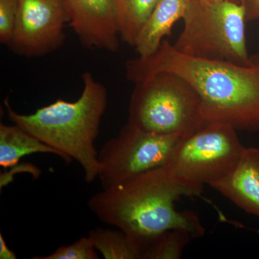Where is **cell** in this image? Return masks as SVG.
I'll use <instances>...</instances> for the list:
<instances>
[{"label": "cell", "instance_id": "obj_14", "mask_svg": "<svg viewBox=\"0 0 259 259\" xmlns=\"http://www.w3.org/2000/svg\"><path fill=\"white\" fill-rule=\"evenodd\" d=\"M88 236L104 258L142 259V246L118 228L97 227Z\"/></svg>", "mask_w": 259, "mask_h": 259}, {"label": "cell", "instance_id": "obj_10", "mask_svg": "<svg viewBox=\"0 0 259 259\" xmlns=\"http://www.w3.org/2000/svg\"><path fill=\"white\" fill-rule=\"evenodd\" d=\"M210 187L245 212L259 218V148L245 147L231 173Z\"/></svg>", "mask_w": 259, "mask_h": 259}, {"label": "cell", "instance_id": "obj_3", "mask_svg": "<svg viewBox=\"0 0 259 259\" xmlns=\"http://www.w3.org/2000/svg\"><path fill=\"white\" fill-rule=\"evenodd\" d=\"M81 79L82 92L74 102L59 99L26 115L13 110L8 98L4 103L13 123L59 151L67 164L73 160L78 162L90 184L98 179L100 172L95 142L106 111L108 93L90 71L83 72Z\"/></svg>", "mask_w": 259, "mask_h": 259}, {"label": "cell", "instance_id": "obj_17", "mask_svg": "<svg viewBox=\"0 0 259 259\" xmlns=\"http://www.w3.org/2000/svg\"><path fill=\"white\" fill-rule=\"evenodd\" d=\"M19 0H0V42L9 45L18 19Z\"/></svg>", "mask_w": 259, "mask_h": 259}, {"label": "cell", "instance_id": "obj_13", "mask_svg": "<svg viewBox=\"0 0 259 259\" xmlns=\"http://www.w3.org/2000/svg\"><path fill=\"white\" fill-rule=\"evenodd\" d=\"M120 40L134 47L158 0H110Z\"/></svg>", "mask_w": 259, "mask_h": 259}, {"label": "cell", "instance_id": "obj_7", "mask_svg": "<svg viewBox=\"0 0 259 259\" xmlns=\"http://www.w3.org/2000/svg\"><path fill=\"white\" fill-rule=\"evenodd\" d=\"M184 136L153 134L127 123L99 152L102 189L164 166Z\"/></svg>", "mask_w": 259, "mask_h": 259}, {"label": "cell", "instance_id": "obj_15", "mask_svg": "<svg viewBox=\"0 0 259 259\" xmlns=\"http://www.w3.org/2000/svg\"><path fill=\"white\" fill-rule=\"evenodd\" d=\"M193 239L188 232L171 230L160 235L143 251L142 259H179Z\"/></svg>", "mask_w": 259, "mask_h": 259}, {"label": "cell", "instance_id": "obj_5", "mask_svg": "<svg viewBox=\"0 0 259 259\" xmlns=\"http://www.w3.org/2000/svg\"><path fill=\"white\" fill-rule=\"evenodd\" d=\"M128 113L127 123L156 134L187 136L204 125L198 94L170 73L135 83Z\"/></svg>", "mask_w": 259, "mask_h": 259}, {"label": "cell", "instance_id": "obj_1", "mask_svg": "<svg viewBox=\"0 0 259 259\" xmlns=\"http://www.w3.org/2000/svg\"><path fill=\"white\" fill-rule=\"evenodd\" d=\"M125 72L134 84L160 73L178 75L200 97L204 125L223 122L236 131H259V54L246 64L206 60L163 40L151 55L127 61Z\"/></svg>", "mask_w": 259, "mask_h": 259}, {"label": "cell", "instance_id": "obj_12", "mask_svg": "<svg viewBox=\"0 0 259 259\" xmlns=\"http://www.w3.org/2000/svg\"><path fill=\"white\" fill-rule=\"evenodd\" d=\"M35 153H50L61 158V153L44 144L18 125L0 124V166H17L24 156Z\"/></svg>", "mask_w": 259, "mask_h": 259}, {"label": "cell", "instance_id": "obj_20", "mask_svg": "<svg viewBox=\"0 0 259 259\" xmlns=\"http://www.w3.org/2000/svg\"><path fill=\"white\" fill-rule=\"evenodd\" d=\"M205 1L212 2V3H220V2L235 1V0H205Z\"/></svg>", "mask_w": 259, "mask_h": 259}, {"label": "cell", "instance_id": "obj_18", "mask_svg": "<svg viewBox=\"0 0 259 259\" xmlns=\"http://www.w3.org/2000/svg\"><path fill=\"white\" fill-rule=\"evenodd\" d=\"M246 13L247 21H259V0H241Z\"/></svg>", "mask_w": 259, "mask_h": 259}, {"label": "cell", "instance_id": "obj_16", "mask_svg": "<svg viewBox=\"0 0 259 259\" xmlns=\"http://www.w3.org/2000/svg\"><path fill=\"white\" fill-rule=\"evenodd\" d=\"M97 250L90 237H81L74 243L62 245L53 253L32 259H98Z\"/></svg>", "mask_w": 259, "mask_h": 259}, {"label": "cell", "instance_id": "obj_2", "mask_svg": "<svg viewBox=\"0 0 259 259\" xmlns=\"http://www.w3.org/2000/svg\"><path fill=\"white\" fill-rule=\"evenodd\" d=\"M192 193L163 166L92 196L88 205L104 224L118 228L144 248L171 230L188 232L193 238L205 233L197 214L179 211L175 202Z\"/></svg>", "mask_w": 259, "mask_h": 259}, {"label": "cell", "instance_id": "obj_9", "mask_svg": "<svg viewBox=\"0 0 259 259\" xmlns=\"http://www.w3.org/2000/svg\"><path fill=\"white\" fill-rule=\"evenodd\" d=\"M81 45L116 53L120 37L110 0H61Z\"/></svg>", "mask_w": 259, "mask_h": 259}, {"label": "cell", "instance_id": "obj_11", "mask_svg": "<svg viewBox=\"0 0 259 259\" xmlns=\"http://www.w3.org/2000/svg\"><path fill=\"white\" fill-rule=\"evenodd\" d=\"M190 0H158L140 32L134 48L139 56L151 55L169 35L176 22L183 19Z\"/></svg>", "mask_w": 259, "mask_h": 259}, {"label": "cell", "instance_id": "obj_4", "mask_svg": "<svg viewBox=\"0 0 259 259\" xmlns=\"http://www.w3.org/2000/svg\"><path fill=\"white\" fill-rule=\"evenodd\" d=\"M183 20V30L173 44L177 51L206 60L249 62L242 3L190 0Z\"/></svg>", "mask_w": 259, "mask_h": 259}, {"label": "cell", "instance_id": "obj_19", "mask_svg": "<svg viewBox=\"0 0 259 259\" xmlns=\"http://www.w3.org/2000/svg\"><path fill=\"white\" fill-rule=\"evenodd\" d=\"M16 253L10 249L5 241L3 233H0V258L1 259H16Z\"/></svg>", "mask_w": 259, "mask_h": 259}, {"label": "cell", "instance_id": "obj_8", "mask_svg": "<svg viewBox=\"0 0 259 259\" xmlns=\"http://www.w3.org/2000/svg\"><path fill=\"white\" fill-rule=\"evenodd\" d=\"M69 18L61 0H19L18 19L9 47L25 57H40L62 47Z\"/></svg>", "mask_w": 259, "mask_h": 259}, {"label": "cell", "instance_id": "obj_6", "mask_svg": "<svg viewBox=\"0 0 259 259\" xmlns=\"http://www.w3.org/2000/svg\"><path fill=\"white\" fill-rule=\"evenodd\" d=\"M245 148L233 126L211 122L184 136L164 166L192 196L199 195L204 185L210 187L231 173Z\"/></svg>", "mask_w": 259, "mask_h": 259}]
</instances>
